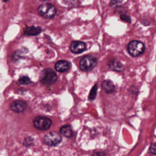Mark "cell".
<instances>
[{"instance_id":"cell-1","label":"cell","mask_w":156,"mask_h":156,"mask_svg":"<svg viewBox=\"0 0 156 156\" xmlns=\"http://www.w3.org/2000/svg\"><path fill=\"white\" fill-rule=\"evenodd\" d=\"M57 80V75L55 71L51 68H48L43 69L40 74V82L46 86L53 85Z\"/></svg>"},{"instance_id":"cell-2","label":"cell","mask_w":156,"mask_h":156,"mask_svg":"<svg viewBox=\"0 0 156 156\" xmlns=\"http://www.w3.org/2000/svg\"><path fill=\"white\" fill-rule=\"evenodd\" d=\"M38 14L46 19L53 18L57 13L56 7L51 3H43L38 7Z\"/></svg>"},{"instance_id":"cell-3","label":"cell","mask_w":156,"mask_h":156,"mask_svg":"<svg viewBox=\"0 0 156 156\" xmlns=\"http://www.w3.org/2000/svg\"><path fill=\"white\" fill-rule=\"evenodd\" d=\"M145 51L144 43L139 40H132L127 46V51L132 57H138L142 55Z\"/></svg>"},{"instance_id":"cell-4","label":"cell","mask_w":156,"mask_h":156,"mask_svg":"<svg viewBox=\"0 0 156 156\" xmlns=\"http://www.w3.org/2000/svg\"><path fill=\"white\" fill-rule=\"evenodd\" d=\"M98 64L96 57L90 55L83 57L79 62V68L83 71H90L92 70Z\"/></svg>"},{"instance_id":"cell-5","label":"cell","mask_w":156,"mask_h":156,"mask_svg":"<svg viewBox=\"0 0 156 156\" xmlns=\"http://www.w3.org/2000/svg\"><path fill=\"white\" fill-rule=\"evenodd\" d=\"M34 127L40 130H46L52 125V121L49 118L45 116H37L33 120Z\"/></svg>"},{"instance_id":"cell-6","label":"cell","mask_w":156,"mask_h":156,"mask_svg":"<svg viewBox=\"0 0 156 156\" xmlns=\"http://www.w3.org/2000/svg\"><path fill=\"white\" fill-rule=\"evenodd\" d=\"M62 141L60 135L57 132H51L46 133L44 136V143L49 146H55Z\"/></svg>"},{"instance_id":"cell-7","label":"cell","mask_w":156,"mask_h":156,"mask_svg":"<svg viewBox=\"0 0 156 156\" xmlns=\"http://www.w3.org/2000/svg\"><path fill=\"white\" fill-rule=\"evenodd\" d=\"M69 49L74 54L82 53L86 49V44L85 42L82 41L74 40L71 43Z\"/></svg>"},{"instance_id":"cell-8","label":"cell","mask_w":156,"mask_h":156,"mask_svg":"<svg viewBox=\"0 0 156 156\" xmlns=\"http://www.w3.org/2000/svg\"><path fill=\"white\" fill-rule=\"evenodd\" d=\"M27 107V103L23 100H16L10 105L11 110L15 113L23 112Z\"/></svg>"},{"instance_id":"cell-9","label":"cell","mask_w":156,"mask_h":156,"mask_svg":"<svg viewBox=\"0 0 156 156\" xmlns=\"http://www.w3.org/2000/svg\"><path fill=\"white\" fill-rule=\"evenodd\" d=\"M70 63L66 60H60L57 61L54 65L55 69L59 73H65L70 68Z\"/></svg>"},{"instance_id":"cell-10","label":"cell","mask_w":156,"mask_h":156,"mask_svg":"<svg viewBox=\"0 0 156 156\" xmlns=\"http://www.w3.org/2000/svg\"><path fill=\"white\" fill-rule=\"evenodd\" d=\"M23 32L25 35L35 36L41 33V28L40 26H26L24 28Z\"/></svg>"},{"instance_id":"cell-11","label":"cell","mask_w":156,"mask_h":156,"mask_svg":"<svg viewBox=\"0 0 156 156\" xmlns=\"http://www.w3.org/2000/svg\"><path fill=\"white\" fill-rule=\"evenodd\" d=\"M108 66L112 71L122 72L124 69V66L119 61L116 59H112L108 62Z\"/></svg>"},{"instance_id":"cell-12","label":"cell","mask_w":156,"mask_h":156,"mask_svg":"<svg viewBox=\"0 0 156 156\" xmlns=\"http://www.w3.org/2000/svg\"><path fill=\"white\" fill-rule=\"evenodd\" d=\"M102 90L107 94H111L115 91V86L113 82L110 80H105L101 84Z\"/></svg>"},{"instance_id":"cell-13","label":"cell","mask_w":156,"mask_h":156,"mask_svg":"<svg viewBox=\"0 0 156 156\" xmlns=\"http://www.w3.org/2000/svg\"><path fill=\"white\" fill-rule=\"evenodd\" d=\"M60 133L67 138H70L73 136V130L69 124H65L62 126L60 129Z\"/></svg>"},{"instance_id":"cell-14","label":"cell","mask_w":156,"mask_h":156,"mask_svg":"<svg viewBox=\"0 0 156 156\" xmlns=\"http://www.w3.org/2000/svg\"><path fill=\"white\" fill-rule=\"evenodd\" d=\"M97 90H98V85L95 84L91 89L90 92L89 93L88 99L90 101H93L95 99L97 94Z\"/></svg>"},{"instance_id":"cell-15","label":"cell","mask_w":156,"mask_h":156,"mask_svg":"<svg viewBox=\"0 0 156 156\" xmlns=\"http://www.w3.org/2000/svg\"><path fill=\"white\" fill-rule=\"evenodd\" d=\"M18 82L21 85H29L32 82L30 79L26 76H22L20 77L18 79Z\"/></svg>"},{"instance_id":"cell-16","label":"cell","mask_w":156,"mask_h":156,"mask_svg":"<svg viewBox=\"0 0 156 156\" xmlns=\"http://www.w3.org/2000/svg\"><path fill=\"white\" fill-rule=\"evenodd\" d=\"M26 48H24L23 49H20V50H16V51L14 52V53L12 55V60L14 62H16L19 60L21 57V54L24 53V50Z\"/></svg>"},{"instance_id":"cell-17","label":"cell","mask_w":156,"mask_h":156,"mask_svg":"<svg viewBox=\"0 0 156 156\" xmlns=\"http://www.w3.org/2000/svg\"><path fill=\"white\" fill-rule=\"evenodd\" d=\"M33 144V139L30 137V136H28V137H26L24 140V142H23V144L27 147L32 145Z\"/></svg>"},{"instance_id":"cell-18","label":"cell","mask_w":156,"mask_h":156,"mask_svg":"<svg viewBox=\"0 0 156 156\" xmlns=\"http://www.w3.org/2000/svg\"><path fill=\"white\" fill-rule=\"evenodd\" d=\"M120 18L121 20L130 23L131 22V18L129 15H127L126 14H121L120 15Z\"/></svg>"},{"instance_id":"cell-19","label":"cell","mask_w":156,"mask_h":156,"mask_svg":"<svg viewBox=\"0 0 156 156\" xmlns=\"http://www.w3.org/2000/svg\"><path fill=\"white\" fill-rule=\"evenodd\" d=\"M123 0H111L110 2V5L113 7H115L120 5Z\"/></svg>"},{"instance_id":"cell-20","label":"cell","mask_w":156,"mask_h":156,"mask_svg":"<svg viewBox=\"0 0 156 156\" xmlns=\"http://www.w3.org/2000/svg\"><path fill=\"white\" fill-rule=\"evenodd\" d=\"M79 0H64L65 3L69 6H74L77 5Z\"/></svg>"},{"instance_id":"cell-21","label":"cell","mask_w":156,"mask_h":156,"mask_svg":"<svg viewBox=\"0 0 156 156\" xmlns=\"http://www.w3.org/2000/svg\"><path fill=\"white\" fill-rule=\"evenodd\" d=\"M149 152L152 154H156V144L155 143H153L151 144L149 149Z\"/></svg>"},{"instance_id":"cell-22","label":"cell","mask_w":156,"mask_h":156,"mask_svg":"<svg viewBox=\"0 0 156 156\" xmlns=\"http://www.w3.org/2000/svg\"><path fill=\"white\" fill-rule=\"evenodd\" d=\"M91 156H106L105 154L102 152H94Z\"/></svg>"},{"instance_id":"cell-23","label":"cell","mask_w":156,"mask_h":156,"mask_svg":"<svg viewBox=\"0 0 156 156\" xmlns=\"http://www.w3.org/2000/svg\"><path fill=\"white\" fill-rule=\"evenodd\" d=\"M2 1H3L4 2H7L9 0H2Z\"/></svg>"}]
</instances>
